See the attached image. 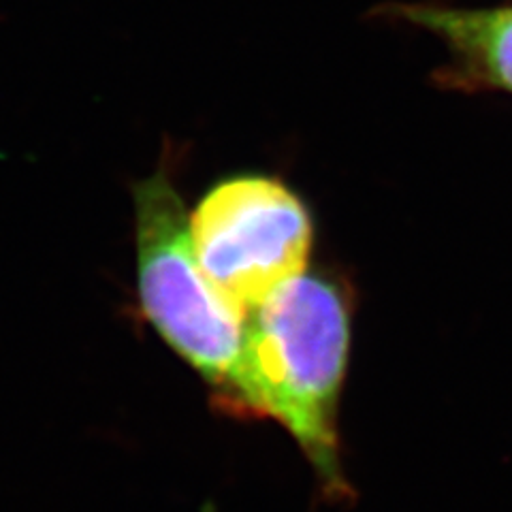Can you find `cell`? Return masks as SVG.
Instances as JSON below:
<instances>
[{"mask_svg":"<svg viewBox=\"0 0 512 512\" xmlns=\"http://www.w3.org/2000/svg\"><path fill=\"white\" fill-rule=\"evenodd\" d=\"M350 323L348 291L323 271H303L248 312L256 416L284 425L335 493L344 489L338 408Z\"/></svg>","mask_w":512,"mask_h":512,"instance_id":"obj_1","label":"cell"},{"mask_svg":"<svg viewBox=\"0 0 512 512\" xmlns=\"http://www.w3.org/2000/svg\"><path fill=\"white\" fill-rule=\"evenodd\" d=\"M137 293L148 323L224 410L256 416L248 314L218 293L192 248L190 214L167 169L133 188Z\"/></svg>","mask_w":512,"mask_h":512,"instance_id":"obj_2","label":"cell"},{"mask_svg":"<svg viewBox=\"0 0 512 512\" xmlns=\"http://www.w3.org/2000/svg\"><path fill=\"white\" fill-rule=\"evenodd\" d=\"M192 248L205 276L244 314L306 271L312 216L269 175L222 180L190 214Z\"/></svg>","mask_w":512,"mask_h":512,"instance_id":"obj_3","label":"cell"},{"mask_svg":"<svg viewBox=\"0 0 512 512\" xmlns=\"http://www.w3.org/2000/svg\"><path fill=\"white\" fill-rule=\"evenodd\" d=\"M387 15L419 26L444 43L448 62L438 71L442 88L512 94V5H391Z\"/></svg>","mask_w":512,"mask_h":512,"instance_id":"obj_4","label":"cell"}]
</instances>
